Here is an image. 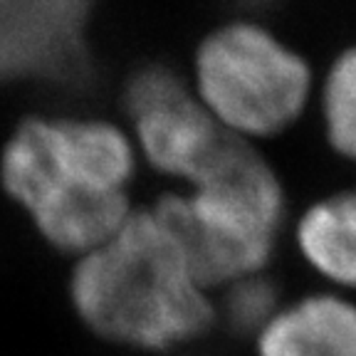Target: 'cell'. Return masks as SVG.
<instances>
[{"mask_svg": "<svg viewBox=\"0 0 356 356\" xmlns=\"http://www.w3.org/2000/svg\"><path fill=\"white\" fill-rule=\"evenodd\" d=\"M136 146L99 117L30 114L0 149V188L57 252L84 255L131 216Z\"/></svg>", "mask_w": 356, "mask_h": 356, "instance_id": "cell-1", "label": "cell"}, {"mask_svg": "<svg viewBox=\"0 0 356 356\" xmlns=\"http://www.w3.org/2000/svg\"><path fill=\"white\" fill-rule=\"evenodd\" d=\"M70 305L111 344L168 351L211 329L216 309L154 208L131 211L117 233L74 260Z\"/></svg>", "mask_w": 356, "mask_h": 356, "instance_id": "cell-2", "label": "cell"}, {"mask_svg": "<svg viewBox=\"0 0 356 356\" xmlns=\"http://www.w3.org/2000/svg\"><path fill=\"white\" fill-rule=\"evenodd\" d=\"M206 289L265 273L287 213L277 171L250 141L228 136L186 193L156 200Z\"/></svg>", "mask_w": 356, "mask_h": 356, "instance_id": "cell-3", "label": "cell"}, {"mask_svg": "<svg viewBox=\"0 0 356 356\" xmlns=\"http://www.w3.org/2000/svg\"><path fill=\"white\" fill-rule=\"evenodd\" d=\"M191 87L222 131L252 144L300 122L314 95V72L257 17H233L195 44Z\"/></svg>", "mask_w": 356, "mask_h": 356, "instance_id": "cell-4", "label": "cell"}, {"mask_svg": "<svg viewBox=\"0 0 356 356\" xmlns=\"http://www.w3.org/2000/svg\"><path fill=\"white\" fill-rule=\"evenodd\" d=\"M124 109L136 154L154 171L193 184L218 154L225 134L203 109L186 77L163 65H141L124 84Z\"/></svg>", "mask_w": 356, "mask_h": 356, "instance_id": "cell-5", "label": "cell"}, {"mask_svg": "<svg viewBox=\"0 0 356 356\" xmlns=\"http://www.w3.org/2000/svg\"><path fill=\"white\" fill-rule=\"evenodd\" d=\"M99 0H0V87H74L92 70Z\"/></svg>", "mask_w": 356, "mask_h": 356, "instance_id": "cell-6", "label": "cell"}, {"mask_svg": "<svg viewBox=\"0 0 356 356\" xmlns=\"http://www.w3.org/2000/svg\"><path fill=\"white\" fill-rule=\"evenodd\" d=\"M255 337L257 356H356V302L305 295L280 305Z\"/></svg>", "mask_w": 356, "mask_h": 356, "instance_id": "cell-7", "label": "cell"}, {"mask_svg": "<svg viewBox=\"0 0 356 356\" xmlns=\"http://www.w3.org/2000/svg\"><path fill=\"white\" fill-rule=\"evenodd\" d=\"M297 248L327 282L356 289V186L324 195L302 213Z\"/></svg>", "mask_w": 356, "mask_h": 356, "instance_id": "cell-8", "label": "cell"}, {"mask_svg": "<svg viewBox=\"0 0 356 356\" xmlns=\"http://www.w3.org/2000/svg\"><path fill=\"white\" fill-rule=\"evenodd\" d=\"M319 114L332 151L356 163V44L329 62L319 84Z\"/></svg>", "mask_w": 356, "mask_h": 356, "instance_id": "cell-9", "label": "cell"}, {"mask_svg": "<svg viewBox=\"0 0 356 356\" xmlns=\"http://www.w3.org/2000/svg\"><path fill=\"white\" fill-rule=\"evenodd\" d=\"M280 302V289L265 273L248 275L225 284L222 317L240 334H257L273 317Z\"/></svg>", "mask_w": 356, "mask_h": 356, "instance_id": "cell-10", "label": "cell"}]
</instances>
